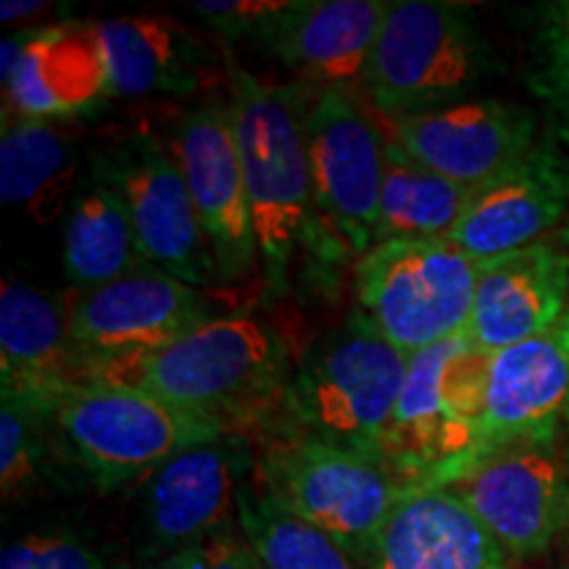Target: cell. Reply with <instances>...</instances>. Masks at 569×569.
<instances>
[{
    "label": "cell",
    "instance_id": "6da1fadb",
    "mask_svg": "<svg viewBox=\"0 0 569 569\" xmlns=\"http://www.w3.org/2000/svg\"><path fill=\"white\" fill-rule=\"evenodd\" d=\"M293 372L274 327L240 315L211 319L161 351L98 367L92 380L127 382L230 425L284 403Z\"/></svg>",
    "mask_w": 569,
    "mask_h": 569
},
{
    "label": "cell",
    "instance_id": "7a4b0ae2",
    "mask_svg": "<svg viewBox=\"0 0 569 569\" xmlns=\"http://www.w3.org/2000/svg\"><path fill=\"white\" fill-rule=\"evenodd\" d=\"M230 117L246 193L269 284L282 290L298 248L319 227L311 193L301 88L269 84L230 63Z\"/></svg>",
    "mask_w": 569,
    "mask_h": 569
},
{
    "label": "cell",
    "instance_id": "3957f363",
    "mask_svg": "<svg viewBox=\"0 0 569 569\" xmlns=\"http://www.w3.org/2000/svg\"><path fill=\"white\" fill-rule=\"evenodd\" d=\"M488 361L467 330L409 359L386 465L411 490L448 488L478 467Z\"/></svg>",
    "mask_w": 569,
    "mask_h": 569
},
{
    "label": "cell",
    "instance_id": "277c9868",
    "mask_svg": "<svg viewBox=\"0 0 569 569\" xmlns=\"http://www.w3.org/2000/svg\"><path fill=\"white\" fill-rule=\"evenodd\" d=\"M409 359L356 311L306 353L284 393V417L298 432L386 465Z\"/></svg>",
    "mask_w": 569,
    "mask_h": 569
},
{
    "label": "cell",
    "instance_id": "5b68a950",
    "mask_svg": "<svg viewBox=\"0 0 569 569\" xmlns=\"http://www.w3.org/2000/svg\"><path fill=\"white\" fill-rule=\"evenodd\" d=\"M493 71V51L465 6L393 0L359 92L382 119H398L467 101Z\"/></svg>",
    "mask_w": 569,
    "mask_h": 569
},
{
    "label": "cell",
    "instance_id": "8992f818",
    "mask_svg": "<svg viewBox=\"0 0 569 569\" xmlns=\"http://www.w3.org/2000/svg\"><path fill=\"white\" fill-rule=\"evenodd\" d=\"M69 459L98 488L146 478L188 448L227 438V425L180 409L119 380H84L59 396L48 415Z\"/></svg>",
    "mask_w": 569,
    "mask_h": 569
},
{
    "label": "cell",
    "instance_id": "52a82bcc",
    "mask_svg": "<svg viewBox=\"0 0 569 569\" xmlns=\"http://www.w3.org/2000/svg\"><path fill=\"white\" fill-rule=\"evenodd\" d=\"M259 486L338 540L361 567L369 565L377 538L411 488L382 461L330 446L290 427L261 446L256 459Z\"/></svg>",
    "mask_w": 569,
    "mask_h": 569
},
{
    "label": "cell",
    "instance_id": "ba28073f",
    "mask_svg": "<svg viewBox=\"0 0 569 569\" xmlns=\"http://www.w3.org/2000/svg\"><path fill=\"white\" fill-rule=\"evenodd\" d=\"M353 277L359 315L409 356L459 336L472 319L478 261L448 238L377 243Z\"/></svg>",
    "mask_w": 569,
    "mask_h": 569
},
{
    "label": "cell",
    "instance_id": "9c48e42d",
    "mask_svg": "<svg viewBox=\"0 0 569 569\" xmlns=\"http://www.w3.org/2000/svg\"><path fill=\"white\" fill-rule=\"evenodd\" d=\"M356 90H322L306 109L311 193L325 234L361 259L375 246L386 132Z\"/></svg>",
    "mask_w": 569,
    "mask_h": 569
},
{
    "label": "cell",
    "instance_id": "30bf717a",
    "mask_svg": "<svg viewBox=\"0 0 569 569\" xmlns=\"http://www.w3.org/2000/svg\"><path fill=\"white\" fill-rule=\"evenodd\" d=\"M90 169L101 174L124 203L138 251L148 264L193 288L217 274L209 240L198 222L174 151H167L146 134H132L92 153Z\"/></svg>",
    "mask_w": 569,
    "mask_h": 569
},
{
    "label": "cell",
    "instance_id": "8fae6325",
    "mask_svg": "<svg viewBox=\"0 0 569 569\" xmlns=\"http://www.w3.org/2000/svg\"><path fill=\"white\" fill-rule=\"evenodd\" d=\"M511 559H536L569 536V443H519L448 486Z\"/></svg>",
    "mask_w": 569,
    "mask_h": 569
},
{
    "label": "cell",
    "instance_id": "7c38bea8",
    "mask_svg": "<svg viewBox=\"0 0 569 569\" xmlns=\"http://www.w3.org/2000/svg\"><path fill=\"white\" fill-rule=\"evenodd\" d=\"M69 336L92 365L161 351L196 327L211 322L213 303L193 284L153 264L67 298Z\"/></svg>",
    "mask_w": 569,
    "mask_h": 569
},
{
    "label": "cell",
    "instance_id": "4fadbf2b",
    "mask_svg": "<svg viewBox=\"0 0 569 569\" xmlns=\"http://www.w3.org/2000/svg\"><path fill=\"white\" fill-rule=\"evenodd\" d=\"M246 465L243 448L222 438L188 448L146 475L138 522L140 559L151 567L232 528Z\"/></svg>",
    "mask_w": 569,
    "mask_h": 569
},
{
    "label": "cell",
    "instance_id": "5bb4252c",
    "mask_svg": "<svg viewBox=\"0 0 569 569\" xmlns=\"http://www.w3.org/2000/svg\"><path fill=\"white\" fill-rule=\"evenodd\" d=\"M388 124L411 159L469 190L488 188L540 142L530 111L493 98H467Z\"/></svg>",
    "mask_w": 569,
    "mask_h": 569
},
{
    "label": "cell",
    "instance_id": "9a60e30c",
    "mask_svg": "<svg viewBox=\"0 0 569 569\" xmlns=\"http://www.w3.org/2000/svg\"><path fill=\"white\" fill-rule=\"evenodd\" d=\"M174 156L188 180L217 274L222 280L248 277L259 264V248L230 103L206 101L184 111L174 134Z\"/></svg>",
    "mask_w": 569,
    "mask_h": 569
},
{
    "label": "cell",
    "instance_id": "2e32d148",
    "mask_svg": "<svg viewBox=\"0 0 569 569\" xmlns=\"http://www.w3.org/2000/svg\"><path fill=\"white\" fill-rule=\"evenodd\" d=\"M0 59L6 111L11 106L13 119H74L111 98L96 24L21 30L3 40Z\"/></svg>",
    "mask_w": 569,
    "mask_h": 569
},
{
    "label": "cell",
    "instance_id": "e0dca14e",
    "mask_svg": "<svg viewBox=\"0 0 569 569\" xmlns=\"http://www.w3.org/2000/svg\"><path fill=\"white\" fill-rule=\"evenodd\" d=\"M567 417L569 309L540 336L490 353L480 461L503 448L557 438Z\"/></svg>",
    "mask_w": 569,
    "mask_h": 569
},
{
    "label": "cell",
    "instance_id": "ac0fdd59",
    "mask_svg": "<svg viewBox=\"0 0 569 569\" xmlns=\"http://www.w3.org/2000/svg\"><path fill=\"white\" fill-rule=\"evenodd\" d=\"M3 398L48 419L71 386L92 380V365L69 336L67 298L21 282L0 288Z\"/></svg>",
    "mask_w": 569,
    "mask_h": 569
},
{
    "label": "cell",
    "instance_id": "d6986e66",
    "mask_svg": "<svg viewBox=\"0 0 569 569\" xmlns=\"http://www.w3.org/2000/svg\"><path fill=\"white\" fill-rule=\"evenodd\" d=\"M567 217L569 159L553 142H538L515 169L478 190L448 240L480 264L551 238Z\"/></svg>",
    "mask_w": 569,
    "mask_h": 569
},
{
    "label": "cell",
    "instance_id": "ffe728a7",
    "mask_svg": "<svg viewBox=\"0 0 569 569\" xmlns=\"http://www.w3.org/2000/svg\"><path fill=\"white\" fill-rule=\"evenodd\" d=\"M386 9V0H288L253 38L317 92H359Z\"/></svg>",
    "mask_w": 569,
    "mask_h": 569
},
{
    "label": "cell",
    "instance_id": "44dd1931",
    "mask_svg": "<svg viewBox=\"0 0 569 569\" xmlns=\"http://www.w3.org/2000/svg\"><path fill=\"white\" fill-rule=\"evenodd\" d=\"M569 309V240L561 234L478 264L467 332L486 353L536 338Z\"/></svg>",
    "mask_w": 569,
    "mask_h": 569
},
{
    "label": "cell",
    "instance_id": "7402d4cb",
    "mask_svg": "<svg viewBox=\"0 0 569 569\" xmlns=\"http://www.w3.org/2000/svg\"><path fill=\"white\" fill-rule=\"evenodd\" d=\"M367 569H515L490 530L448 488L411 490L377 538Z\"/></svg>",
    "mask_w": 569,
    "mask_h": 569
},
{
    "label": "cell",
    "instance_id": "603a6c76",
    "mask_svg": "<svg viewBox=\"0 0 569 569\" xmlns=\"http://www.w3.org/2000/svg\"><path fill=\"white\" fill-rule=\"evenodd\" d=\"M111 98L182 96L203 80L209 51L169 17L132 13L96 24Z\"/></svg>",
    "mask_w": 569,
    "mask_h": 569
},
{
    "label": "cell",
    "instance_id": "cb8c5ba5",
    "mask_svg": "<svg viewBox=\"0 0 569 569\" xmlns=\"http://www.w3.org/2000/svg\"><path fill=\"white\" fill-rule=\"evenodd\" d=\"M84 177L74 138L56 122L11 119L0 140V198L21 206L38 224L69 211Z\"/></svg>",
    "mask_w": 569,
    "mask_h": 569
},
{
    "label": "cell",
    "instance_id": "d4e9b609",
    "mask_svg": "<svg viewBox=\"0 0 569 569\" xmlns=\"http://www.w3.org/2000/svg\"><path fill=\"white\" fill-rule=\"evenodd\" d=\"M146 264L138 251L132 222L111 184L90 169L63 227V269L77 290L101 288L106 282Z\"/></svg>",
    "mask_w": 569,
    "mask_h": 569
},
{
    "label": "cell",
    "instance_id": "484cf974",
    "mask_svg": "<svg viewBox=\"0 0 569 569\" xmlns=\"http://www.w3.org/2000/svg\"><path fill=\"white\" fill-rule=\"evenodd\" d=\"M478 190L446 180L403 151L386 132L375 246L388 240L448 238Z\"/></svg>",
    "mask_w": 569,
    "mask_h": 569
},
{
    "label": "cell",
    "instance_id": "4316f807",
    "mask_svg": "<svg viewBox=\"0 0 569 569\" xmlns=\"http://www.w3.org/2000/svg\"><path fill=\"white\" fill-rule=\"evenodd\" d=\"M240 536L264 569H359L338 540L277 503L259 482H243L234 503Z\"/></svg>",
    "mask_w": 569,
    "mask_h": 569
},
{
    "label": "cell",
    "instance_id": "83f0119b",
    "mask_svg": "<svg viewBox=\"0 0 569 569\" xmlns=\"http://www.w3.org/2000/svg\"><path fill=\"white\" fill-rule=\"evenodd\" d=\"M48 419L3 398L0 403V488L3 501H17L40 482L48 457Z\"/></svg>",
    "mask_w": 569,
    "mask_h": 569
},
{
    "label": "cell",
    "instance_id": "f1b7e54d",
    "mask_svg": "<svg viewBox=\"0 0 569 569\" xmlns=\"http://www.w3.org/2000/svg\"><path fill=\"white\" fill-rule=\"evenodd\" d=\"M0 569H130L69 530H38L9 540Z\"/></svg>",
    "mask_w": 569,
    "mask_h": 569
},
{
    "label": "cell",
    "instance_id": "f546056e",
    "mask_svg": "<svg viewBox=\"0 0 569 569\" xmlns=\"http://www.w3.org/2000/svg\"><path fill=\"white\" fill-rule=\"evenodd\" d=\"M528 84L546 106L553 134L569 151V32L546 27L540 34Z\"/></svg>",
    "mask_w": 569,
    "mask_h": 569
},
{
    "label": "cell",
    "instance_id": "4dcf8cb0",
    "mask_svg": "<svg viewBox=\"0 0 569 569\" xmlns=\"http://www.w3.org/2000/svg\"><path fill=\"white\" fill-rule=\"evenodd\" d=\"M288 0H224V3H193V11L213 30L227 38L234 34H253L272 13L282 11Z\"/></svg>",
    "mask_w": 569,
    "mask_h": 569
},
{
    "label": "cell",
    "instance_id": "1f68e13d",
    "mask_svg": "<svg viewBox=\"0 0 569 569\" xmlns=\"http://www.w3.org/2000/svg\"><path fill=\"white\" fill-rule=\"evenodd\" d=\"M209 569H264L246 543L232 528L219 532L209 540Z\"/></svg>",
    "mask_w": 569,
    "mask_h": 569
},
{
    "label": "cell",
    "instance_id": "d6a6232c",
    "mask_svg": "<svg viewBox=\"0 0 569 569\" xmlns=\"http://www.w3.org/2000/svg\"><path fill=\"white\" fill-rule=\"evenodd\" d=\"M148 569H209V543L196 546V549L180 551L174 557L161 559Z\"/></svg>",
    "mask_w": 569,
    "mask_h": 569
},
{
    "label": "cell",
    "instance_id": "836d02e7",
    "mask_svg": "<svg viewBox=\"0 0 569 569\" xmlns=\"http://www.w3.org/2000/svg\"><path fill=\"white\" fill-rule=\"evenodd\" d=\"M0 9H3L0 17H3L6 24H9V21H17L21 17H32V13H40V9H48V3H3Z\"/></svg>",
    "mask_w": 569,
    "mask_h": 569
},
{
    "label": "cell",
    "instance_id": "e575fe53",
    "mask_svg": "<svg viewBox=\"0 0 569 569\" xmlns=\"http://www.w3.org/2000/svg\"><path fill=\"white\" fill-rule=\"evenodd\" d=\"M546 19H549V27H553V30L569 32V0L567 3H553L551 9L546 11Z\"/></svg>",
    "mask_w": 569,
    "mask_h": 569
},
{
    "label": "cell",
    "instance_id": "d590c367",
    "mask_svg": "<svg viewBox=\"0 0 569 569\" xmlns=\"http://www.w3.org/2000/svg\"><path fill=\"white\" fill-rule=\"evenodd\" d=\"M559 569H569V536L565 538V553H561V567Z\"/></svg>",
    "mask_w": 569,
    "mask_h": 569
},
{
    "label": "cell",
    "instance_id": "8d00e7d4",
    "mask_svg": "<svg viewBox=\"0 0 569 569\" xmlns=\"http://www.w3.org/2000/svg\"><path fill=\"white\" fill-rule=\"evenodd\" d=\"M567 430H569V417H567Z\"/></svg>",
    "mask_w": 569,
    "mask_h": 569
}]
</instances>
